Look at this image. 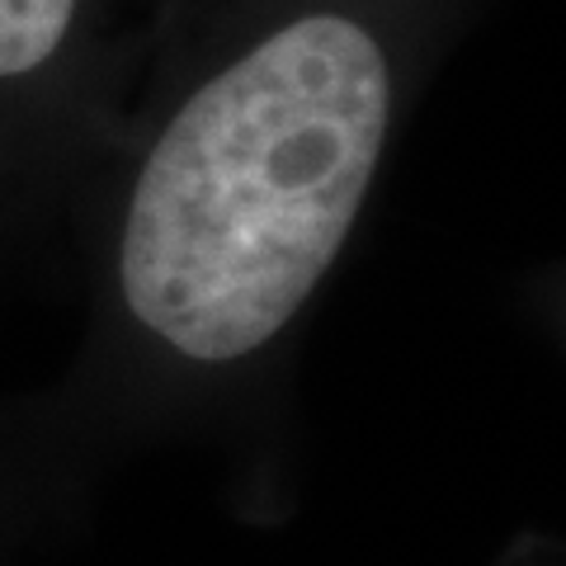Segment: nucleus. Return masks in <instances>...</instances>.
<instances>
[{"label":"nucleus","instance_id":"nucleus-1","mask_svg":"<svg viewBox=\"0 0 566 566\" xmlns=\"http://www.w3.org/2000/svg\"><path fill=\"white\" fill-rule=\"evenodd\" d=\"M486 0H180L66 251L57 401L245 392L297 349Z\"/></svg>","mask_w":566,"mask_h":566},{"label":"nucleus","instance_id":"nucleus-2","mask_svg":"<svg viewBox=\"0 0 566 566\" xmlns=\"http://www.w3.org/2000/svg\"><path fill=\"white\" fill-rule=\"evenodd\" d=\"M180 0H0V283L71 241Z\"/></svg>","mask_w":566,"mask_h":566}]
</instances>
